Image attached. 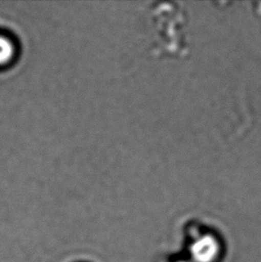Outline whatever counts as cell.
Listing matches in <instances>:
<instances>
[{"label": "cell", "instance_id": "obj_1", "mask_svg": "<svg viewBox=\"0 0 261 262\" xmlns=\"http://www.w3.org/2000/svg\"><path fill=\"white\" fill-rule=\"evenodd\" d=\"M190 252L194 262H214L219 257L220 245L213 235L204 234L191 244Z\"/></svg>", "mask_w": 261, "mask_h": 262}, {"label": "cell", "instance_id": "obj_2", "mask_svg": "<svg viewBox=\"0 0 261 262\" xmlns=\"http://www.w3.org/2000/svg\"><path fill=\"white\" fill-rule=\"evenodd\" d=\"M14 56V47L9 39L0 37V66L8 63Z\"/></svg>", "mask_w": 261, "mask_h": 262}, {"label": "cell", "instance_id": "obj_3", "mask_svg": "<svg viewBox=\"0 0 261 262\" xmlns=\"http://www.w3.org/2000/svg\"><path fill=\"white\" fill-rule=\"evenodd\" d=\"M180 262H186V261H180Z\"/></svg>", "mask_w": 261, "mask_h": 262}]
</instances>
